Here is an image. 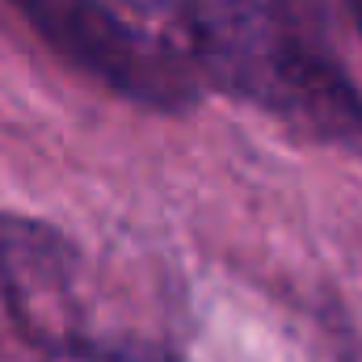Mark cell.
Returning <instances> with one entry per match:
<instances>
[{"label":"cell","instance_id":"7a4b0ae2","mask_svg":"<svg viewBox=\"0 0 362 362\" xmlns=\"http://www.w3.org/2000/svg\"><path fill=\"white\" fill-rule=\"evenodd\" d=\"M64 55L139 101L173 105L189 93L181 59L110 0H13Z\"/></svg>","mask_w":362,"mask_h":362},{"label":"cell","instance_id":"6da1fadb","mask_svg":"<svg viewBox=\"0 0 362 362\" xmlns=\"http://www.w3.org/2000/svg\"><path fill=\"white\" fill-rule=\"evenodd\" d=\"M181 34L215 85L303 131H362L358 89L295 0H198Z\"/></svg>","mask_w":362,"mask_h":362},{"label":"cell","instance_id":"3957f363","mask_svg":"<svg viewBox=\"0 0 362 362\" xmlns=\"http://www.w3.org/2000/svg\"><path fill=\"white\" fill-rule=\"evenodd\" d=\"M346 4V13H350V21L358 25V34H362V0H341Z\"/></svg>","mask_w":362,"mask_h":362}]
</instances>
